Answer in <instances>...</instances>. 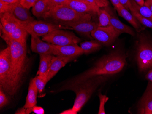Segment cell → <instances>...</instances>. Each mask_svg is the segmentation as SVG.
Masks as SVG:
<instances>
[{"instance_id": "obj_1", "label": "cell", "mask_w": 152, "mask_h": 114, "mask_svg": "<svg viewBox=\"0 0 152 114\" xmlns=\"http://www.w3.org/2000/svg\"><path fill=\"white\" fill-rule=\"evenodd\" d=\"M126 59L125 54L121 51L112 52L101 58L89 69L66 81L58 91L69 90L72 87L94 76L116 74L120 72L125 66Z\"/></svg>"}, {"instance_id": "obj_2", "label": "cell", "mask_w": 152, "mask_h": 114, "mask_svg": "<svg viewBox=\"0 0 152 114\" xmlns=\"http://www.w3.org/2000/svg\"><path fill=\"white\" fill-rule=\"evenodd\" d=\"M12 57V71L15 95L23 83L28 68L29 59L26 54V41H9Z\"/></svg>"}, {"instance_id": "obj_3", "label": "cell", "mask_w": 152, "mask_h": 114, "mask_svg": "<svg viewBox=\"0 0 152 114\" xmlns=\"http://www.w3.org/2000/svg\"><path fill=\"white\" fill-rule=\"evenodd\" d=\"M111 75H100L91 77L86 81L72 87L69 90L76 94L72 109L78 113L102 84L107 81Z\"/></svg>"}, {"instance_id": "obj_4", "label": "cell", "mask_w": 152, "mask_h": 114, "mask_svg": "<svg viewBox=\"0 0 152 114\" xmlns=\"http://www.w3.org/2000/svg\"><path fill=\"white\" fill-rule=\"evenodd\" d=\"M92 16L90 14L77 12L69 7L62 5L51 9L43 18L50 21V23L66 26L72 23L90 21Z\"/></svg>"}, {"instance_id": "obj_5", "label": "cell", "mask_w": 152, "mask_h": 114, "mask_svg": "<svg viewBox=\"0 0 152 114\" xmlns=\"http://www.w3.org/2000/svg\"><path fill=\"white\" fill-rule=\"evenodd\" d=\"M0 89L8 97H13L16 95L14 90L12 57L9 46L0 53Z\"/></svg>"}, {"instance_id": "obj_6", "label": "cell", "mask_w": 152, "mask_h": 114, "mask_svg": "<svg viewBox=\"0 0 152 114\" xmlns=\"http://www.w3.org/2000/svg\"><path fill=\"white\" fill-rule=\"evenodd\" d=\"M136 59L141 72L152 68V42L145 36H141L137 48Z\"/></svg>"}, {"instance_id": "obj_7", "label": "cell", "mask_w": 152, "mask_h": 114, "mask_svg": "<svg viewBox=\"0 0 152 114\" xmlns=\"http://www.w3.org/2000/svg\"><path fill=\"white\" fill-rule=\"evenodd\" d=\"M42 40L55 46H64L77 44L81 39L72 32L59 29L44 36L42 37Z\"/></svg>"}, {"instance_id": "obj_8", "label": "cell", "mask_w": 152, "mask_h": 114, "mask_svg": "<svg viewBox=\"0 0 152 114\" xmlns=\"http://www.w3.org/2000/svg\"><path fill=\"white\" fill-rule=\"evenodd\" d=\"M65 27L50 22L35 20L25 25L26 29L29 34L38 36H44L54 30L65 29Z\"/></svg>"}, {"instance_id": "obj_9", "label": "cell", "mask_w": 152, "mask_h": 114, "mask_svg": "<svg viewBox=\"0 0 152 114\" xmlns=\"http://www.w3.org/2000/svg\"><path fill=\"white\" fill-rule=\"evenodd\" d=\"M120 32L112 26L98 27L91 33V36L102 45L109 46L115 41Z\"/></svg>"}, {"instance_id": "obj_10", "label": "cell", "mask_w": 152, "mask_h": 114, "mask_svg": "<svg viewBox=\"0 0 152 114\" xmlns=\"http://www.w3.org/2000/svg\"><path fill=\"white\" fill-rule=\"evenodd\" d=\"M84 54L83 51L77 44H70L64 46L54 45V56L70 59L72 60L78 56Z\"/></svg>"}, {"instance_id": "obj_11", "label": "cell", "mask_w": 152, "mask_h": 114, "mask_svg": "<svg viewBox=\"0 0 152 114\" xmlns=\"http://www.w3.org/2000/svg\"><path fill=\"white\" fill-rule=\"evenodd\" d=\"M1 30L2 34L9 35L24 23L20 21L11 13L7 12L1 15Z\"/></svg>"}, {"instance_id": "obj_12", "label": "cell", "mask_w": 152, "mask_h": 114, "mask_svg": "<svg viewBox=\"0 0 152 114\" xmlns=\"http://www.w3.org/2000/svg\"><path fill=\"white\" fill-rule=\"evenodd\" d=\"M137 113L152 114V82L148 81L144 94L139 102Z\"/></svg>"}, {"instance_id": "obj_13", "label": "cell", "mask_w": 152, "mask_h": 114, "mask_svg": "<svg viewBox=\"0 0 152 114\" xmlns=\"http://www.w3.org/2000/svg\"><path fill=\"white\" fill-rule=\"evenodd\" d=\"M31 48L32 52L40 55H53L54 45L41 40L39 36L31 35Z\"/></svg>"}, {"instance_id": "obj_14", "label": "cell", "mask_w": 152, "mask_h": 114, "mask_svg": "<svg viewBox=\"0 0 152 114\" xmlns=\"http://www.w3.org/2000/svg\"><path fill=\"white\" fill-rule=\"evenodd\" d=\"M66 26L71 28L79 34L91 37L92 32L98 27V23L91 20L81 21L69 24Z\"/></svg>"}, {"instance_id": "obj_15", "label": "cell", "mask_w": 152, "mask_h": 114, "mask_svg": "<svg viewBox=\"0 0 152 114\" xmlns=\"http://www.w3.org/2000/svg\"><path fill=\"white\" fill-rule=\"evenodd\" d=\"M9 12L24 23H28L34 21L29 9L24 7L19 1L11 4Z\"/></svg>"}, {"instance_id": "obj_16", "label": "cell", "mask_w": 152, "mask_h": 114, "mask_svg": "<svg viewBox=\"0 0 152 114\" xmlns=\"http://www.w3.org/2000/svg\"><path fill=\"white\" fill-rule=\"evenodd\" d=\"M63 5L69 7L77 12L90 14L92 16L97 14L98 12L95 9L83 0H67Z\"/></svg>"}, {"instance_id": "obj_17", "label": "cell", "mask_w": 152, "mask_h": 114, "mask_svg": "<svg viewBox=\"0 0 152 114\" xmlns=\"http://www.w3.org/2000/svg\"><path fill=\"white\" fill-rule=\"evenodd\" d=\"M72 61L70 59L60 57L53 55L50 68L46 75L48 81H49L56 75L61 68Z\"/></svg>"}, {"instance_id": "obj_18", "label": "cell", "mask_w": 152, "mask_h": 114, "mask_svg": "<svg viewBox=\"0 0 152 114\" xmlns=\"http://www.w3.org/2000/svg\"><path fill=\"white\" fill-rule=\"evenodd\" d=\"M26 23H23L17 28L12 32L9 35L2 34V38L6 42L9 41H26L27 34H28L26 29Z\"/></svg>"}, {"instance_id": "obj_19", "label": "cell", "mask_w": 152, "mask_h": 114, "mask_svg": "<svg viewBox=\"0 0 152 114\" xmlns=\"http://www.w3.org/2000/svg\"><path fill=\"white\" fill-rule=\"evenodd\" d=\"M116 10L118 13V15L126 20L127 22H129L137 31L140 32L144 29V28L142 26V24H141L140 23L137 19L136 18L131 12H129V10L124 8L122 5H121L118 8L116 9Z\"/></svg>"}, {"instance_id": "obj_20", "label": "cell", "mask_w": 152, "mask_h": 114, "mask_svg": "<svg viewBox=\"0 0 152 114\" xmlns=\"http://www.w3.org/2000/svg\"><path fill=\"white\" fill-rule=\"evenodd\" d=\"M38 91L35 85L34 78L31 79L29 86L28 91L26 100L25 104L23 106L25 108H31L36 105L37 103V93Z\"/></svg>"}, {"instance_id": "obj_21", "label": "cell", "mask_w": 152, "mask_h": 114, "mask_svg": "<svg viewBox=\"0 0 152 114\" xmlns=\"http://www.w3.org/2000/svg\"><path fill=\"white\" fill-rule=\"evenodd\" d=\"M109 13L110 14V24L111 26L113 27L121 34L127 33L130 35L134 36L135 34L132 28L122 23L118 18L114 16L111 12H109Z\"/></svg>"}, {"instance_id": "obj_22", "label": "cell", "mask_w": 152, "mask_h": 114, "mask_svg": "<svg viewBox=\"0 0 152 114\" xmlns=\"http://www.w3.org/2000/svg\"><path fill=\"white\" fill-rule=\"evenodd\" d=\"M53 55H40V64L37 75H46L50 68Z\"/></svg>"}, {"instance_id": "obj_23", "label": "cell", "mask_w": 152, "mask_h": 114, "mask_svg": "<svg viewBox=\"0 0 152 114\" xmlns=\"http://www.w3.org/2000/svg\"><path fill=\"white\" fill-rule=\"evenodd\" d=\"M32 8V13L37 18H43L49 11L47 0H38Z\"/></svg>"}, {"instance_id": "obj_24", "label": "cell", "mask_w": 152, "mask_h": 114, "mask_svg": "<svg viewBox=\"0 0 152 114\" xmlns=\"http://www.w3.org/2000/svg\"><path fill=\"white\" fill-rule=\"evenodd\" d=\"M101 44L97 41H90L82 42L80 47L83 51L84 54H88L99 50L101 48Z\"/></svg>"}, {"instance_id": "obj_25", "label": "cell", "mask_w": 152, "mask_h": 114, "mask_svg": "<svg viewBox=\"0 0 152 114\" xmlns=\"http://www.w3.org/2000/svg\"><path fill=\"white\" fill-rule=\"evenodd\" d=\"M97 14L99 18L98 27L110 26V14L109 11L100 8Z\"/></svg>"}, {"instance_id": "obj_26", "label": "cell", "mask_w": 152, "mask_h": 114, "mask_svg": "<svg viewBox=\"0 0 152 114\" xmlns=\"http://www.w3.org/2000/svg\"><path fill=\"white\" fill-rule=\"evenodd\" d=\"M132 6L141 15L152 21V12L145 5L139 6L135 2L134 0H132Z\"/></svg>"}, {"instance_id": "obj_27", "label": "cell", "mask_w": 152, "mask_h": 114, "mask_svg": "<svg viewBox=\"0 0 152 114\" xmlns=\"http://www.w3.org/2000/svg\"><path fill=\"white\" fill-rule=\"evenodd\" d=\"M131 12L136 18L137 19L140 23L141 24L145 27L152 29V21L150 20L141 15L140 13L138 12L136 10H135L133 7H131L129 9Z\"/></svg>"}, {"instance_id": "obj_28", "label": "cell", "mask_w": 152, "mask_h": 114, "mask_svg": "<svg viewBox=\"0 0 152 114\" xmlns=\"http://www.w3.org/2000/svg\"><path fill=\"white\" fill-rule=\"evenodd\" d=\"M35 85L38 89V92L41 93L44 91L45 86L48 82L46 75H37L34 78Z\"/></svg>"}, {"instance_id": "obj_29", "label": "cell", "mask_w": 152, "mask_h": 114, "mask_svg": "<svg viewBox=\"0 0 152 114\" xmlns=\"http://www.w3.org/2000/svg\"><path fill=\"white\" fill-rule=\"evenodd\" d=\"M99 98L100 100L99 108L98 112L99 114H105V105L107 102L109 98L106 95H102L101 93L99 94Z\"/></svg>"}, {"instance_id": "obj_30", "label": "cell", "mask_w": 152, "mask_h": 114, "mask_svg": "<svg viewBox=\"0 0 152 114\" xmlns=\"http://www.w3.org/2000/svg\"><path fill=\"white\" fill-rule=\"evenodd\" d=\"M8 96L0 89V108H2L9 103Z\"/></svg>"}, {"instance_id": "obj_31", "label": "cell", "mask_w": 152, "mask_h": 114, "mask_svg": "<svg viewBox=\"0 0 152 114\" xmlns=\"http://www.w3.org/2000/svg\"><path fill=\"white\" fill-rule=\"evenodd\" d=\"M49 11L57 6L64 5L67 0H47Z\"/></svg>"}, {"instance_id": "obj_32", "label": "cell", "mask_w": 152, "mask_h": 114, "mask_svg": "<svg viewBox=\"0 0 152 114\" xmlns=\"http://www.w3.org/2000/svg\"><path fill=\"white\" fill-rule=\"evenodd\" d=\"M11 4L0 0V15L8 12L11 8Z\"/></svg>"}, {"instance_id": "obj_33", "label": "cell", "mask_w": 152, "mask_h": 114, "mask_svg": "<svg viewBox=\"0 0 152 114\" xmlns=\"http://www.w3.org/2000/svg\"><path fill=\"white\" fill-rule=\"evenodd\" d=\"M38 0H19V2L24 7L29 9L35 5Z\"/></svg>"}, {"instance_id": "obj_34", "label": "cell", "mask_w": 152, "mask_h": 114, "mask_svg": "<svg viewBox=\"0 0 152 114\" xmlns=\"http://www.w3.org/2000/svg\"><path fill=\"white\" fill-rule=\"evenodd\" d=\"M34 112L36 114H44V110L42 107L35 106L31 107V108L26 109V114H29L31 112Z\"/></svg>"}, {"instance_id": "obj_35", "label": "cell", "mask_w": 152, "mask_h": 114, "mask_svg": "<svg viewBox=\"0 0 152 114\" xmlns=\"http://www.w3.org/2000/svg\"><path fill=\"white\" fill-rule=\"evenodd\" d=\"M119 2L122 6L129 11L132 7V0H119Z\"/></svg>"}, {"instance_id": "obj_36", "label": "cell", "mask_w": 152, "mask_h": 114, "mask_svg": "<svg viewBox=\"0 0 152 114\" xmlns=\"http://www.w3.org/2000/svg\"><path fill=\"white\" fill-rule=\"evenodd\" d=\"M95 1L100 8L107 7L109 5L108 0H95Z\"/></svg>"}, {"instance_id": "obj_37", "label": "cell", "mask_w": 152, "mask_h": 114, "mask_svg": "<svg viewBox=\"0 0 152 114\" xmlns=\"http://www.w3.org/2000/svg\"><path fill=\"white\" fill-rule=\"evenodd\" d=\"M83 1H84L88 3L89 5H90L98 12L100 8L96 4L95 0H83Z\"/></svg>"}, {"instance_id": "obj_38", "label": "cell", "mask_w": 152, "mask_h": 114, "mask_svg": "<svg viewBox=\"0 0 152 114\" xmlns=\"http://www.w3.org/2000/svg\"><path fill=\"white\" fill-rule=\"evenodd\" d=\"M145 78L148 81L152 82V68L148 70L145 76Z\"/></svg>"}, {"instance_id": "obj_39", "label": "cell", "mask_w": 152, "mask_h": 114, "mask_svg": "<svg viewBox=\"0 0 152 114\" xmlns=\"http://www.w3.org/2000/svg\"><path fill=\"white\" fill-rule=\"evenodd\" d=\"M110 1L112 3L113 6H114L115 9L118 8L121 5L120 2H119V0H110Z\"/></svg>"}, {"instance_id": "obj_40", "label": "cell", "mask_w": 152, "mask_h": 114, "mask_svg": "<svg viewBox=\"0 0 152 114\" xmlns=\"http://www.w3.org/2000/svg\"><path fill=\"white\" fill-rule=\"evenodd\" d=\"M144 5L147 7L152 12V0H145Z\"/></svg>"}, {"instance_id": "obj_41", "label": "cell", "mask_w": 152, "mask_h": 114, "mask_svg": "<svg viewBox=\"0 0 152 114\" xmlns=\"http://www.w3.org/2000/svg\"><path fill=\"white\" fill-rule=\"evenodd\" d=\"M15 114H26V109L23 107L21 108L18 109Z\"/></svg>"}, {"instance_id": "obj_42", "label": "cell", "mask_w": 152, "mask_h": 114, "mask_svg": "<svg viewBox=\"0 0 152 114\" xmlns=\"http://www.w3.org/2000/svg\"><path fill=\"white\" fill-rule=\"evenodd\" d=\"M77 112H75V111L72 110V109H71L67 110H64V111L61 112V114H77Z\"/></svg>"}, {"instance_id": "obj_43", "label": "cell", "mask_w": 152, "mask_h": 114, "mask_svg": "<svg viewBox=\"0 0 152 114\" xmlns=\"http://www.w3.org/2000/svg\"><path fill=\"white\" fill-rule=\"evenodd\" d=\"M1 1L7 2V3H10V4H13V3H17L19 1V0H1Z\"/></svg>"}, {"instance_id": "obj_44", "label": "cell", "mask_w": 152, "mask_h": 114, "mask_svg": "<svg viewBox=\"0 0 152 114\" xmlns=\"http://www.w3.org/2000/svg\"><path fill=\"white\" fill-rule=\"evenodd\" d=\"M134 1L139 6H142L144 5V3H145L144 0H134Z\"/></svg>"}]
</instances>
